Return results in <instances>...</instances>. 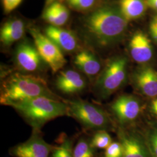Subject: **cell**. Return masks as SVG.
Wrapping results in <instances>:
<instances>
[{"mask_svg":"<svg viewBox=\"0 0 157 157\" xmlns=\"http://www.w3.org/2000/svg\"><path fill=\"white\" fill-rule=\"evenodd\" d=\"M67 116L73 118L86 130L109 131L113 129L112 119L103 108L80 98L66 100Z\"/></svg>","mask_w":157,"mask_h":157,"instance_id":"5","label":"cell"},{"mask_svg":"<svg viewBox=\"0 0 157 157\" xmlns=\"http://www.w3.org/2000/svg\"><path fill=\"white\" fill-rule=\"evenodd\" d=\"M128 68L126 56H118L109 59L91 85L95 97L104 100L123 87L128 79Z\"/></svg>","mask_w":157,"mask_h":157,"instance_id":"4","label":"cell"},{"mask_svg":"<svg viewBox=\"0 0 157 157\" xmlns=\"http://www.w3.org/2000/svg\"><path fill=\"white\" fill-rule=\"evenodd\" d=\"M98 0H68L70 6L80 11H87L95 6Z\"/></svg>","mask_w":157,"mask_h":157,"instance_id":"21","label":"cell"},{"mask_svg":"<svg viewBox=\"0 0 157 157\" xmlns=\"http://www.w3.org/2000/svg\"><path fill=\"white\" fill-rule=\"evenodd\" d=\"M130 55L135 62L144 64L150 62L154 56V49L150 39L143 32H137L130 40Z\"/></svg>","mask_w":157,"mask_h":157,"instance_id":"13","label":"cell"},{"mask_svg":"<svg viewBox=\"0 0 157 157\" xmlns=\"http://www.w3.org/2000/svg\"><path fill=\"white\" fill-rule=\"evenodd\" d=\"M43 18L47 22L49 23L51 26L60 27L63 25L56 12L51 6H48L45 9L43 14Z\"/></svg>","mask_w":157,"mask_h":157,"instance_id":"22","label":"cell"},{"mask_svg":"<svg viewBox=\"0 0 157 157\" xmlns=\"http://www.w3.org/2000/svg\"><path fill=\"white\" fill-rule=\"evenodd\" d=\"M91 144L93 148L97 149H106L112 143L110 135L106 130H98L94 132L90 137Z\"/></svg>","mask_w":157,"mask_h":157,"instance_id":"20","label":"cell"},{"mask_svg":"<svg viewBox=\"0 0 157 157\" xmlns=\"http://www.w3.org/2000/svg\"><path fill=\"white\" fill-rule=\"evenodd\" d=\"M146 1L149 7L157 11V0H146Z\"/></svg>","mask_w":157,"mask_h":157,"instance_id":"28","label":"cell"},{"mask_svg":"<svg viewBox=\"0 0 157 157\" xmlns=\"http://www.w3.org/2000/svg\"><path fill=\"white\" fill-rule=\"evenodd\" d=\"M118 137L123 148L122 157H152L148 146L134 132L119 128Z\"/></svg>","mask_w":157,"mask_h":157,"instance_id":"12","label":"cell"},{"mask_svg":"<svg viewBox=\"0 0 157 157\" xmlns=\"http://www.w3.org/2000/svg\"><path fill=\"white\" fill-rule=\"evenodd\" d=\"M10 107L17 112L33 130L40 131L51 120L67 115V104L65 99L41 97L21 101Z\"/></svg>","mask_w":157,"mask_h":157,"instance_id":"3","label":"cell"},{"mask_svg":"<svg viewBox=\"0 0 157 157\" xmlns=\"http://www.w3.org/2000/svg\"><path fill=\"white\" fill-rule=\"evenodd\" d=\"M150 108L151 112L155 115H157V98L152 101Z\"/></svg>","mask_w":157,"mask_h":157,"instance_id":"29","label":"cell"},{"mask_svg":"<svg viewBox=\"0 0 157 157\" xmlns=\"http://www.w3.org/2000/svg\"><path fill=\"white\" fill-rule=\"evenodd\" d=\"M14 58L19 72L28 74L36 75L34 73L41 71L44 63L34 44L27 41L17 46Z\"/></svg>","mask_w":157,"mask_h":157,"instance_id":"9","label":"cell"},{"mask_svg":"<svg viewBox=\"0 0 157 157\" xmlns=\"http://www.w3.org/2000/svg\"><path fill=\"white\" fill-rule=\"evenodd\" d=\"M54 145L45 141L40 131L33 130L29 139L9 150L13 157H50Z\"/></svg>","mask_w":157,"mask_h":157,"instance_id":"8","label":"cell"},{"mask_svg":"<svg viewBox=\"0 0 157 157\" xmlns=\"http://www.w3.org/2000/svg\"><path fill=\"white\" fill-rule=\"evenodd\" d=\"M90 83L88 78L74 69L61 70L54 81V87L63 95L74 97L82 94L88 89Z\"/></svg>","mask_w":157,"mask_h":157,"instance_id":"7","label":"cell"},{"mask_svg":"<svg viewBox=\"0 0 157 157\" xmlns=\"http://www.w3.org/2000/svg\"><path fill=\"white\" fill-rule=\"evenodd\" d=\"M25 31V26L22 20L11 19L6 22L1 28V42L6 47H10L22 38Z\"/></svg>","mask_w":157,"mask_h":157,"instance_id":"16","label":"cell"},{"mask_svg":"<svg viewBox=\"0 0 157 157\" xmlns=\"http://www.w3.org/2000/svg\"><path fill=\"white\" fill-rule=\"evenodd\" d=\"M50 6L52 7L54 11L56 12L57 16L61 21L62 25H65L69 17V11L67 8L64 5L58 2H54Z\"/></svg>","mask_w":157,"mask_h":157,"instance_id":"24","label":"cell"},{"mask_svg":"<svg viewBox=\"0 0 157 157\" xmlns=\"http://www.w3.org/2000/svg\"><path fill=\"white\" fill-rule=\"evenodd\" d=\"M44 34L63 52L76 54L80 50L78 40L72 32L66 29L50 25L45 29Z\"/></svg>","mask_w":157,"mask_h":157,"instance_id":"15","label":"cell"},{"mask_svg":"<svg viewBox=\"0 0 157 157\" xmlns=\"http://www.w3.org/2000/svg\"><path fill=\"white\" fill-rule=\"evenodd\" d=\"M149 30L152 39L157 44V15L152 17L149 25Z\"/></svg>","mask_w":157,"mask_h":157,"instance_id":"27","label":"cell"},{"mask_svg":"<svg viewBox=\"0 0 157 157\" xmlns=\"http://www.w3.org/2000/svg\"><path fill=\"white\" fill-rule=\"evenodd\" d=\"M123 148L119 141H113L105 149L104 157H122Z\"/></svg>","mask_w":157,"mask_h":157,"instance_id":"25","label":"cell"},{"mask_svg":"<svg viewBox=\"0 0 157 157\" xmlns=\"http://www.w3.org/2000/svg\"><path fill=\"white\" fill-rule=\"evenodd\" d=\"M56 142V144L54 145L50 157H73L75 139L69 137L65 133H62L59 135Z\"/></svg>","mask_w":157,"mask_h":157,"instance_id":"18","label":"cell"},{"mask_svg":"<svg viewBox=\"0 0 157 157\" xmlns=\"http://www.w3.org/2000/svg\"><path fill=\"white\" fill-rule=\"evenodd\" d=\"M90 137L86 133L78 136L73 147V157H95L96 149L91 144Z\"/></svg>","mask_w":157,"mask_h":157,"instance_id":"19","label":"cell"},{"mask_svg":"<svg viewBox=\"0 0 157 157\" xmlns=\"http://www.w3.org/2000/svg\"><path fill=\"white\" fill-rule=\"evenodd\" d=\"M73 62L78 71L88 78L91 85L94 83L103 68L99 58L89 49L80 50L77 52Z\"/></svg>","mask_w":157,"mask_h":157,"instance_id":"11","label":"cell"},{"mask_svg":"<svg viewBox=\"0 0 157 157\" xmlns=\"http://www.w3.org/2000/svg\"><path fill=\"white\" fill-rule=\"evenodd\" d=\"M23 0H2L4 11L9 13L14 11L21 4Z\"/></svg>","mask_w":157,"mask_h":157,"instance_id":"26","label":"cell"},{"mask_svg":"<svg viewBox=\"0 0 157 157\" xmlns=\"http://www.w3.org/2000/svg\"><path fill=\"white\" fill-rule=\"evenodd\" d=\"M41 97L63 100L51 90L44 78L37 75L16 72L1 80L0 104L2 105L10 107L21 101Z\"/></svg>","mask_w":157,"mask_h":157,"instance_id":"2","label":"cell"},{"mask_svg":"<svg viewBox=\"0 0 157 157\" xmlns=\"http://www.w3.org/2000/svg\"><path fill=\"white\" fill-rule=\"evenodd\" d=\"M147 146L152 157H157V126L148 132L147 135Z\"/></svg>","mask_w":157,"mask_h":157,"instance_id":"23","label":"cell"},{"mask_svg":"<svg viewBox=\"0 0 157 157\" xmlns=\"http://www.w3.org/2000/svg\"><path fill=\"white\" fill-rule=\"evenodd\" d=\"M30 33L40 56L45 64L50 67L52 72L56 73L61 71L67 62L63 52L45 34L40 32L37 29H30Z\"/></svg>","mask_w":157,"mask_h":157,"instance_id":"6","label":"cell"},{"mask_svg":"<svg viewBox=\"0 0 157 157\" xmlns=\"http://www.w3.org/2000/svg\"><path fill=\"white\" fill-rule=\"evenodd\" d=\"M135 88L142 94L148 97L157 96V72L148 67L139 68L132 75Z\"/></svg>","mask_w":157,"mask_h":157,"instance_id":"14","label":"cell"},{"mask_svg":"<svg viewBox=\"0 0 157 157\" xmlns=\"http://www.w3.org/2000/svg\"><path fill=\"white\" fill-rule=\"evenodd\" d=\"M128 24L119 7L104 6L92 11L84 18L83 27L89 44L105 49L122 39Z\"/></svg>","mask_w":157,"mask_h":157,"instance_id":"1","label":"cell"},{"mask_svg":"<svg viewBox=\"0 0 157 157\" xmlns=\"http://www.w3.org/2000/svg\"><path fill=\"white\" fill-rule=\"evenodd\" d=\"M56 0H46V4L48 6H50L51 4H52V3L54 2Z\"/></svg>","mask_w":157,"mask_h":157,"instance_id":"30","label":"cell"},{"mask_svg":"<svg viewBox=\"0 0 157 157\" xmlns=\"http://www.w3.org/2000/svg\"><path fill=\"white\" fill-rule=\"evenodd\" d=\"M110 109L118 123L124 126L133 122L139 117L140 102L134 95L122 94L112 101Z\"/></svg>","mask_w":157,"mask_h":157,"instance_id":"10","label":"cell"},{"mask_svg":"<svg viewBox=\"0 0 157 157\" xmlns=\"http://www.w3.org/2000/svg\"><path fill=\"white\" fill-rule=\"evenodd\" d=\"M146 0H119V8L129 22L140 18L147 9Z\"/></svg>","mask_w":157,"mask_h":157,"instance_id":"17","label":"cell"}]
</instances>
